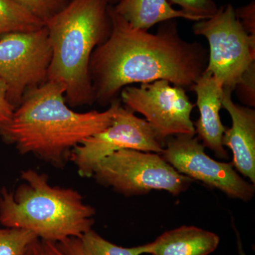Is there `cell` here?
Returning a JSON list of instances; mask_svg holds the SVG:
<instances>
[{"label": "cell", "mask_w": 255, "mask_h": 255, "mask_svg": "<svg viewBox=\"0 0 255 255\" xmlns=\"http://www.w3.org/2000/svg\"><path fill=\"white\" fill-rule=\"evenodd\" d=\"M120 94L126 107L142 114L164 142L174 135H195L191 119L194 105L185 89L161 80L126 87Z\"/></svg>", "instance_id": "cell-9"}, {"label": "cell", "mask_w": 255, "mask_h": 255, "mask_svg": "<svg viewBox=\"0 0 255 255\" xmlns=\"http://www.w3.org/2000/svg\"><path fill=\"white\" fill-rule=\"evenodd\" d=\"M58 246L68 255H84L80 238H70L58 243Z\"/></svg>", "instance_id": "cell-24"}, {"label": "cell", "mask_w": 255, "mask_h": 255, "mask_svg": "<svg viewBox=\"0 0 255 255\" xmlns=\"http://www.w3.org/2000/svg\"><path fill=\"white\" fill-rule=\"evenodd\" d=\"M52 60L46 26L0 38V82L15 109L29 90L46 82Z\"/></svg>", "instance_id": "cell-7"}, {"label": "cell", "mask_w": 255, "mask_h": 255, "mask_svg": "<svg viewBox=\"0 0 255 255\" xmlns=\"http://www.w3.org/2000/svg\"><path fill=\"white\" fill-rule=\"evenodd\" d=\"M238 248H239V254L240 255H246L245 252L243 251V247H242V245L241 243V240H240L239 237L238 236Z\"/></svg>", "instance_id": "cell-25"}, {"label": "cell", "mask_w": 255, "mask_h": 255, "mask_svg": "<svg viewBox=\"0 0 255 255\" xmlns=\"http://www.w3.org/2000/svg\"><path fill=\"white\" fill-rule=\"evenodd\" d=\"M236 15L241 24L251 36H255V2L254 0L249 4L236 9Z\"/></svg>", "instance_id": "cell-22"}, {"label": "cell", "mask_w": 255, "mask_h": 255, "mask_svg": "<svg viewBox=\"0 0 255 255\" xmlns=\"http://www.w3.org/2000/svg\"><path fill=\"white\" fill-rule=\"evenodd\" d=\"M114 1V0H110V2H111V1Z\"/></svg>", "instance_id": "cell-26"}, {"label": "cell", "mask_w": 255, "mask_h": 255, "mask_svg": "<svg viewBox=\"0 0 255 255\" xmlns=\"http://www.w3.org/2000/svg\"><path fill=\"white\" fill-rule=\"evenodd\" d=\"M196 95V106L199 117L194 124L204 147L214 151L218 157H227V152L223 145V134L226 128L221 122L220 110L222 108L221 99L223 87L211 74L204 71L191 88Z\"/></svg>", "instance_id": "cell-12"}, {"label": "cell", "mask_w": 255, "mask_h": 255, "mask_svg": "<svg viewBox=\"0 0 255 255\" xmlns=\"http://www.w3.org/2000/svg\"><path fill=\"white\" fill-rule=\"evenodd\" d=\"M37 237L27 230L0 225V255H23Z\"/></svg>", "instance_id": "cell-17"}, {"label": "cell", "mask_w": 255, "mask_h": 255, "mask_svg": "<svg viewBox=\"0 0 255 255\" xmlns=\"http://www.w3.org/2000/svg\"><path fill=\"white\" fill-rule=\"evenodd\" d=\"M21 180L15 191H0V225L56 243L92 229L95 209L78 191L52 185L48 174L32 169L21 172Z\"/></svg>", "instance_id": "cell-4"}, {"label": "cell", "mask_w": 255, "mask_h": 255, "mask_svg": "<svg viewBox=\"0 0 255 255\" xmlns=\"http://www.w3.org/2000/svg\"><path fill=\"white\" fill-rule=\"evenodd\" d=\"M44 23L13 0H0V38L14 32L31 31Z\"/></svg>", "instance_id": "cell-15"}, {"label": "cell", "mask_w": 255, "mask_h": 255, "mask_svg": "<svg viewBox=\"0 0 255 255\" xmlns=\"http://www.w3.org/2000/svg\"><path fill=\"white\" fill-rule=\"evenodd\" d=\"M65 87L46 80L29 90L0 129V136L21 155H33L63 169L75 147L112 123L121 102L104 112H77L67 105Z\"/></svg>", "instance_id": "cell-2"}, {"label": "cell", "mask_w": 255, "mask_h": 255, "mask_svg": "<svg viewBox=\"0 0 255 255\" xmlns=\"http://www.w3.org/2000/svg\"><path fill=\"white\" fill-rule=\"evenodd\" d=\"M110 0H70L44 23L52 50L47 80L63 84L72 109L95 103L89 68L94 50L110 35Z\"/></svg>", "instance_id": "cell-3"}, {"label": "cell", "mask_w": 255, "mask_h": 255, "mask_svg": "<svg viewBox=\"0 0 255 255\" xmlns=\"http://www.w3.org/2000/svg\"><path fill=\"white\" fill-rule=\"evenodd\" d=\"M164 142L144 119L120 105L109 127L74 148L70 160L79 175L92 177L97 164L117 151L130 149L161 154Z\"/></svg>", "instance_id": "cell-8"}, {"label": "cell", "mask_w": 255, "mask_h": 255, "mask_svg": "<svg viewBox=\"0 0 255 255\" xmlns=\"http://www.w3.org/2000/svg\"><path fill=\"white\" fill-rule=\"evenodd\" d=\"M240 100L249 106L255 105V63L253 64L235 87Z\"/></svg>", "instance_id": "cell-20"}, {"label": "cell", "mask_w": 255, "mask_h": 255, "mask_svg": "<svg viewBox=\"0 0 255 255\" xmlns=\"http://www.w3.org/2000/svg\"><path fill=\"white\" fill-rule=\"evenodd\" d=\"M113 8L129 24L146 31L157 23L176 18L196 21L181 10L174 9L167 0H117Z\"/></svg>", "instance_id": "cell-14"}, {"label": "cell", "mask_w": 255, "mask_h": 255, "mask_svg": "<svg viewBox=\"0 0 255 255\" xmlns=\"http://www.w3.org/2000/svg\"><path fill=\"white\" fill-rule=\"evenodd\" d=\"M160 155L179 173L219 189L228 197L244 201L254 197L255 184L241 177L232 163L209 157L195 135L168 137Z\"/></svg>", "instance_id": "cell-10"}, {"label": "cell", "mask_w": 255, "mask_h": 255, "mask_svg": "<svg viewBox=\"0 0 255 255\" xmlns=\"http://www.w3.org/2000/svg\"><path fill=\"white\" fill-rule=\"evenodd\" d=\"M110 36L90 63L95 102L111 105L126 87L167 80L191 89L205 71L209 54L200 43L179 34L175 19L159 23L157 33L133 27L110 6Z\"/></svg>", "instance_id": "cell-1"}, {"label": "cell", "mask_w": 255, "mask_h": 255, "mask_svg": "<svg viewBox=\"0 0 255 255\" xmlns=\"http://www.w3.org/2000/svg\"><path fill=\"white\" fill-rule=\"evenodd\" d=\"M92 177L125 196L143 195L154 190L178 196L193 182L178 172L160 154L130 149L117 151L102 159Z\"/></svg>", "instance_id": "cell-5"}, {"label": "cell", "mask_w": 255, "mask_h": 255, "mask_svg": "<svg viewBox=\"0 0 255 255\" xmlns=\"http://www.w3.org/2000/svg\"><path fill=\"white\" fill-rule=\"evenodd\" d=\"M45 23L58 14L70 0H13Z\"/></svg>", "instance_id": "cell-18"}, {"label": "cell", "mask_w": 255, "mask_h": 255, "mask_svg": "<svg viewBox=\"0 0 255 255\" xmlns=\"http://www.w3.org/2000/svg\"><path fill=\"white\" fill-rule=\"evenodd\" d=\"M15 108L10 104L4 85L0 82V129L12 118Z\"/></svg>", "instance_id": "cell-23"}, {"label": "cell", "mask_w": 255, "mask_h": 255, "mask_svg": "<svg viewBox=\"0 0 255 255\" xmlns=\"http://www.w3.org/2000/svg\"><path fill=\"white\" fill-rule=\"evenodd\" d=\"M194 34L205 37L209 54L205 72L223 89L233 92L243 75L255 63V36L241 24L231 4L220 6L211 17L196 21Z\"/></svg>", "instance_id": "cell-6"}, {"label": "cell", "mask_w": 255, "mask_h": 255, "mask_svg": "<svg viewBox=\"0 0 255 255\" xmlns=\"http://www.w3.org/2000/svg\"><path fill=\"white\" fill-rule=\"evenodd\" d=\"M216 233L196 226H183L162 233L146 244L145 254L150 255H209L219 246Z\"/></svg>", "instance_id": "cell-13"}, {"label": "cell", "mask_w": 255, "mask_h": 255, "mask_svg": "<svg viewBox=\"0 0 255 255\" xmlns=\"http://www.w3.org/2000/svg\"><path fill=\"white\" fill-rule=\"evenodd\" d=\"M232 92L223 89L221 104L232 119V127L223 134V145L233 152V167L255 184V111L235 103Z\"/></svg>", "instance_id": "cell-11"}, {"label": "cell", "mask_w": 255, "mask_h": 255, "mask_svg": "<svg viewBox=\"0 0 255 255\" xmlns=\"http://www.w3.org/2000/svg\"><path fill=\"white\" fill-rule=\"evenodd\" d=\"M84 255H142L145 254L146 244L133 248L117 246L90 230L80 238Z\"/></svg>", "instance_id": "cell-16"}, {"label": "cell", "mask_w": 255, "mask_h": 255, "mask_svg": "<svg viewBox=\"0 0 255 255\" xmlns=\"http://www.w3.org/2000/svg\"><path fill=\"white\" fill-rule=\"evenodd\" d=\"M169 4L180 6L181 11L192 16L196 21L211 17L219 6L214 0H168Z\"/></svg>", "instance_id": "cell-19"}, {"label": "cell", "mask_w": 255, "mask_h": 255, "mask_svg": "<svg viewBox=\"0 0 255 255\" xmlns=\"http://www.w3.org/2000/svg\"><path fill=\"white\" fill-rule=\"evenodd\" d=\"M23 255H68L58 243L37 238L30 245Z\"/></svg>", "instance_id": "cell-21"}]
</instances>
